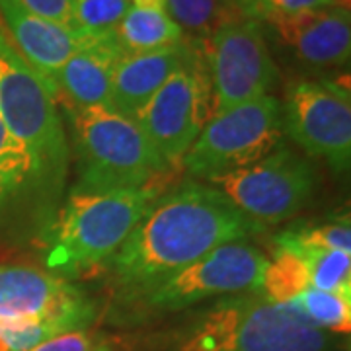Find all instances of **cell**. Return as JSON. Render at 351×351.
<instances>
[{"instance_id": "cell-1", "label": "cell", "mask_w": 351, "mask_h": 351, "mask_svg": "<svg viewBox=\"0 0 351 351\" xmlns=\"http://www.w3.org/2000/svg\"><path fill=\"white\" fill-rule=\"evenodd\" d=\"M263 228L213 186L184 182L152 203L108 260L113 285L123 302L219 246L244 242Z\"/></svg>"}, {"instance_id": "cell-2", "label": "cell", "mask_w": 351, "mask_h": 351, "mask_svg": "<svg viewBox=\"0 0 351 351\" xmlns=\"http://www.w3.org/2000/svg\"><path fill=\"white\" fill-rule=\"evenodd\" d=\"M330 336L293 302L260 293L228 295L203 308L176 332L174 351H326Z\"/></svg>"}, {"instance_id": "cell-3", "label": "cell", "mask_w": 351, "mask_h": 351, "mask_svg": "<svg viewBox=\"0 0 351 351\" xmlns=\"http://www.w3.org/2000/svg\"><path fill=\"white\" fill-rule=\"evenodd\" d=\"M158 199V184L110 193H71L45 232L47 271L76 277L106 263Z\"/></svg>"}, {"instance_id": "cell-4", "label": "cell", "mask_w": 351, "mask_h": 351, "mask_svg": "<svg viewBox=\"0 0 351 351\" xmlns=\"http://www.w3.org/2000/svg\"><path fill=\"white\" fill-rule=\"evenodd\" d=\"M66 115L78 174L73 193L147 188L172 170L137 121L110 108L66 110Z\"/></svg>"}, {"instance_id": "cell-5", "label": "cell", "mask_w": 351, "mask_h": 351, "mask_svg": "<svg viewBox=\"0 0 351 351\" xmlns=\"http://www.w3.org/2000/svg\"><path fill=\"white\" fill-rule=\"evenodd\" d=\"M0 119L38 160L45 186L64 180L69 147L59 104L0 25Z\"/></svg>"}, {"instance_id": "cell-6", "label": "cell", "mask_w": 351, "mask_h": 351, "mask_svg": "<svg viewBox=\"0 0 351 351\" xmlns=\"http://www.w3.org/2000/svg\"><path fill=\"white\" fill-rule=\"evenodd\" d=\"M281 145V101L262 96L213 115L189 147L182 166L211 180L260 162Z\"/></svg>"}, {"instance_id": "cell-7", "label": "cell", "mask_w": 351, "mask_h": 351, "mask_svg": "<svg viewBox=\"0 0 351 351\" xmlns=\"http://www.w3.org/2000/svg\"><path fill=\"white\" fill-rule=\"evenodd\" d=\"M267 258L246 242L219 246L158 285L123 301L135 313H178L193 304L239 293H258Z\"/></svg>"}, {"instance_id": "cell-8", "label": "cell", "mask_w": 351, "mask_h": 351, "mask_svg": "<svg viewBox=\"0 0 351 351\" xmlns=\"http://www.w3.org/2000/svg\"><path fill=\"white\" fill-rule=\"evenodd\" d=\"M260 225H277L301 211L316 189V172L289 147H277L260 162L207 180Z\"/></svg>"}, {"instance_id": "cell-9", "label": "cell", "mask_w": 351, "mask_h": 351, "mask_svg": "<svg viewBox=\"0 0 351 351\" xmlns=\"http://www.w3.org/2000/svg\"><path fill=\"white\" fill-rule=\"evenodd\" d=\"M199 61L197 47L188 45L186 63L164 82L135 119L170 166L182 162L201 129L213 117L209 75Z\"/></svg>"}, {"instance_id": "cell-10", "label": "cell", "mask_w": 351, "mask_h": 351, "mask_svg": "<svg viewBox=\"0 0 351 351\" xmlns=\"http://www.w3.org/2000/svg\"><path fill=\"white\" fill-rule=\"evenodd\" d=\"M205 59L213 115L269 96L279 78L262 24L248 18L221 25L207 38Z\"/></svg>"}, {"instance_id": "cell-11", "label": "cell", "mask_w": 351, "mask_h": 351, "mask_svg": "<svg viewBox=\"0 0 351 351\" xmlns=\"http://www.w3.org/2000/svg\"><path fill=\"white\" fill-rule=\"evenodd\" d=\"M281 127L311 158L336 172L351 162V100L348 88L332 80H293L281 106Z\"/></svg>"}, {"instance_id": "cell-12", "label": "cell", "mask_w": 351, "mask_h": 351, "mask_svg": "<svg viewBox=\"0 0 351 351\" xmlns=\"http://www.w3.org/2000/svg\"><path fill=\"white\" fill-rule=\"evenodd\" d=\"M0 318H64L88 328L96 318V306L64 277L6 263L0 265Z\"/></svg>"}, {"instance_id": "cell-13", "label": "cell", "mask_w": 351, "mask_h": 351, "mask_svg": "<svg viewBox=\"0 0 351 351\" xmlns=\"http://www.w3.org/2000/svg\"><path fill=\"white\" fill-rule=\"evenodd\" d=\"M276 39L304 66L332 69L348 64L351 18L346 8H318L267 22Z\"/></svg>"}, {"instance_id": "cell-14", "label": "cell", "mask_w": 351, "mask_h": 351, "mask_svg": "<svg viewBox=\"0 0 351 351\" xmlns=\"http://www.w3.org/2000/svg\"><path fill=\"white\" fill-rule=\"evenodd\" d=\"M0 20L14 47L25 63L45 78L55 96L53 78L82 47L80 36L69 25L51 22L27 10L20 0H0Z\"/></svg>"}, {"instance_id": "cell-15", "label": "cell", "mask_w": 351, "mask_h": 351, "mask_svg": "<svg viewBox=\"0 0 351 351\" xmlns=\"http://www.w3.org/2000/svg\"><path fill=\"white\" fill-rule=\"evenodd\" d=\"M125 57L113 36L88 39L53 78L55 100L66 110L110 108L115 64Z\"/></svg>"}, {"instance_id": "cell-16", "label": "cell", "mask_w": 351, "mask_h": 351, "mask_svg": "<svg viewBox=\"0 0 351 351\" xmlns=\"http://www.w3.org/2000/svg\"><path fill=\"white\" fill-rule=\"evenodd\" d=\"M186 55L184 38L176 47L121 57L113 71L110 110L135 121L164 82L186 63Z\"/></svg>"}, {"instance_id": "cell-17", "label": "cell", "mask_w": 351, "mask_h": 351, "mask_svg": "<svg viewBox=\"0 0 351 351\" xmlns=\"http://www.w3.org/2000/svg\"><path fill=\"white\" fill-rule=\"evenodd\" d=\"M113 38L123 55H141L180 45L184 32L166 10L131 6L115 27Z\"/></svg>"}, {"instance_id": "cell-18", "label": "cell", "mask_w": 351, "mask_h": 351, "mask_svg": "<svg viewBox=\"0 0 351 351\" xmlns=\"http://www.w3.org/2000/svg\"><path fill=\"white\" fill-rule=\"evenodd\" d=\"M34 184L45 186L38 160L0 119V207Z\"/></svg>"}, {"instance_id": "cell-19", "label": "cell", "mask_w": 351, "mask_h": 351, "mask_svg": "<svg viewBox=\"0 0 351 351\" xmlns=\"http://www.w3.org/2000/svg\"><path fill=\"white\" fill-rule=\"evenodd\" d=\"M311 289V277L304 258L287 248H277L274 260H267L258 293L271 302L295 301L301 293Z\"/></svg>"}, {"instance_id": "cell-20", "label": "cell", "mask_w": 351, "mask_h": 351, "mask_svg": "<svg viewBox=\"0 0 351 351\" xmlns=\"http://www.w3.org/2000/svg\"><path fill=\"white\" fill-rule=\"evenodd\" d=\"M276 246L297 254L322 250L351 252L350 217L346 215L324 223H302L291 226L277 237Z\"/></svg>"}, {"instance_id": "cell-21", "label": "cell", "mask_w": 351, "mask_h": 351, "mask_svg": "<svg viewBox=\"0 0 351 351\" xmlns=\"http://www.w3.org/2000/svg\"><path fill=\"white\" fill-rule=\"evenodd\" d=\"M166 12L195 38H211L221 25L242 20L230 0H164Z\"/></svg>"}, {"instance_id": "cell-22", "label": "cell", "mask_w": 351, "mask_h": 351, "mask_svg": "<svg viewBox=\"0 0 351 351\" xmlns=\"http://www.w3.org/2000/svg\"><path fill=\"white\" fill-rule=\"evenodd\" d=\"M306 320L324 332L348 334L351 330V295L306 289L295 301H291Z\"/></svg>"}, {"instance_id": "cell-23", "label": "cell", "mask_w": 351, "mask_h": 351, "mask_svg": "<svg viewBox=\"0 0 351 351\" xmlns=\"http://www.w3.org/2000/svg\"><path fill=\"white\" fill-rule=\"evenodd\" d=\"M129 8L131 0H73L69 25L80 36L82 43L88 39L110 38Z\"/></svg>"}, {"instance_id": "cell-24", "label": "cell", "mask_w": 351, "mask_h": 351, "mask_svg": "<svg viewBox=\"0 0 351 351\" xmlns=\"http://www.w3.org/2000/svg\"><path fill=\"white\" fill-rule=\"evenodd\" d=\"M299 256L308 267L311 287L351 295V252H304Z\"/></svg>"}, {"instance_id": "cell-25", "label": "cell", "mask_w": 351, "mask_h": 351, "mask_svg": "<svg viewBox=\"0 0 351 351\" xmlns=\"http://www.w3.org/2000/svg\"><path fill=\"white\" fill-rule=\"evenodd\" d=\"M332 6L330 0H244L239 12L242 18L256 22H269L276 18H285L293 14L318 10Z\"/></svg>"}, {"instance_id": "cell-26", "label": "cell", "mask_w": 351, "mask_h": 351, "mask_svg": "<svg viewBox=\"0 0 351 351\" xmlns=\"http://www.w3.org/2000/svg\"><path fill=\"white\" fill-rule=\"evenodd\" d=\"M29 351H117L112 341L100 334L84 330H71L55 338L45 339Z\"/></svg>"}, {"instance_id": "cell-27", "label": "cell", "mask_w": 351, "mask_h": 351, "mask_svg": "<svg viewBox=\"0 0 351 351\" xmlns=\"http://www.w3.org/2000/svg\"><path fill=\"white\" fill-rule=\"evenodd\" d=\"M27 10L57 24H71L73 0H20ZM71 27V25H69Z\"/></svg>"}, {"instance_id": "cell-28", "label": "cell", "mask_w": 351, "mask_h": 351, "mask_svg": "<svg viewBox=\"0 0 351 351\" xmlns=\"http://www.w3.org/2000/svg\"><path fill=\"white\" fill-rule=\"evenodd\" d=\"M131 6L149 8V10H166V2L164 0H131Z\"/></svg>"}, {"instance_id": "cell-29", "label": "cell", "mask_w": 351, "mask_h": 351, "mask_svg": "<svg viewBox=\"0 0 351 351\" xmlns=\"http://www.w3.org/2000/svg\"><path fill=\"white\" fill-rule=\"evenodd\" d=\"M330 4L336 6V8H346V10H350L351 0H330Z\"/></svg>"}, {"instance_id": "cell-30", "label": "cell", "mask_w": 351, "mask_h": 351, "mask_svg": "<svg viewBox=\"0 0 351 351\" xmlns=\"http://www.w3.org/2000/svg\"><path fill=\"white\" fill-rule=\"evenodd\" d=\"M242 2H244V0H230V4L234 6V10H237V12H239V8H240V4H242Z\"/></svg>"}]
</instances>
